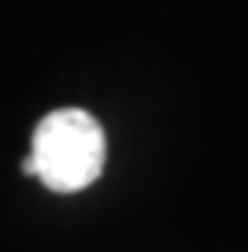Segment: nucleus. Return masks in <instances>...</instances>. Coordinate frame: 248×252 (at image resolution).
Listing matches in <instances>:
<instances>
[{
    "label": "nucleus",
    "mask_w": 248,
    "mask_h": 252,
    "mask_svg": "<svg viewBox=\"0 0 248 252\" xmlns=\"http://www.w3.org/2000/svg\"><path fill=\"white\" fill-rule=\"evenodd\" d=\"M104 159L108 145L100 123L82 108H63L41 119L33 134V152L23 171L41 178L56 193H78L100 178Z\"/></svg>",
    "instance_id": "nucleus-1"
}]
</instances>
